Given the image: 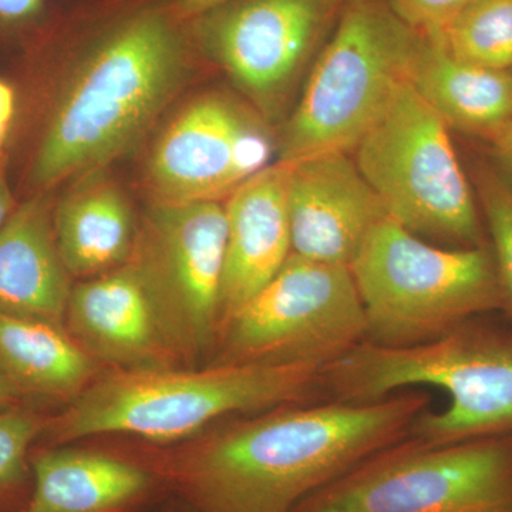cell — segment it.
I'll return each instance as SVG.
<instances>
[{
	"mask_svg": "<svg viewBox=\"0 0 512 512\" xmlns=\"http://www.w3.org/2000/svg\"><path fill=\"white\" fill-rule=\"evenodd\" d=\"M431 406L421 390L373 403L286 404L231 417L137 463L198 512H293L366 458L406 439Z\"/></svg>",
	"mask_w": 512,
	"mask_h": 512,
	"instance_id": "cell-1",
	"label": "cell"
},
{
	"mask_svg": "<svg viewBox=\"0 0 512 512\" xmlns=\"http://www.w3.org/2000/svg\"><path fill=\"white\" fill-rule=\"evenodd\" d=\"M187 45L167 12L110 23L56 84L25 168L29 194L53 191L133 151L183 89Z\"/></svg>",
	"mask_w": 512,
	"mask_h": 512,
	"instance_id": "cell-2",
	"label": "cell"
},
{
	"mask_svg": "<svg viewBox=\"0 0 512 512\" xmlns=\"http://www.w3.org/2000/svg\"><path fill=\"white\" fill-rule=\"evenodd\" d=\"M320 370L313 363L109 369L62 412L47 416L40 440L64 446L120 434L173 446L231 417L322 402Z\"/></svg>",
	"mask_w": 512,
	"mask_h": 512,
	"instance_id": "cell-3",
	"label": "cell"
},
{
	"mask_svg": "<svg viewBox=\"0 0 512 512\" xmlns=\"http://www.w3.org/2000/svg\"><path fill=\"white\" fill-rule=\"evenodd\" d=\"M414 386L446 390L450 406L427 410L409 436L427 444L483 439L512 427V340L467 328L410 348L362 342L320 370L322 400L373 403Z\"/></svg>",
	"mask_w": 512,
	"mask_h": 512,
	"instance_id": "cell-4",
	"label": "cell"
},
{
	"mask_svg": "<svg viewBox=\"0 0 512 512\" xmlns=\"http://www.w3.org/2000/svg\"><path fill=\"white\" fill-rule=\"evenodd\" d=\"M366 316L365 342L410 348L447 335L503 301L493 255L441 249L383 218L349 266Z\"/></svg>",
	"mask_w": 512,
	"mask_h": 512,
	"instance_id": "cell-5",
	"label": "cell"
},
{
	"mask_svg": "<svg viewBox=\"0 0 512 512\" xmlns=\"http://www.w3.org/2000/svg\"><path fill=\"white\" fill-rule=\"evenodd\" d=\"M420 42L387 0H345L282 133L281 163L353 153L409 80Z\"/></svg>",
	"mask_w": 512,
	"mask_h": 512,
	"instance_id": "cell-6",
	"label": "cell"
},
{
	"mask_svg": "<svg viewBox=\"0 0 512 512\" xmlns=\"http://www.w3.org/2000/svg\"><path fill=\"white\" fill-rule=\"evenodd\" d=\"M353 151L387 217L417 237L481 247L476 202L447 124L410 80Z\"/></svg>",
	"mask_w": 512,
	"mask_h": 512,
	"instance_id": "cell-7",
	"label": "cell"
},
{
	"mask_svg": "<svg viewBox=\"0 0 512 512\" xmlns=\"http://www.w3.org/2000/svg\"><path fill=\"white\" fill-rule=\"evenodd\" d=\"M293 512H512V441L427 444L407 436Z\"/></svg>",
	"mask_w": 512,
	"mask_h": 512,
	"instance_id": "cell-8",
	"label": "cell"
},
{
	"mask_svg": "<svg viewBox=\"0 0 512 512\" xmlns=\"http://www.w3.org/2000/svg\"><path fill=\"white\" fill-rule=\"evenodd\" d=\"M365 339V309L349 266L292 254L222 323L210 363L323 367Z\"/></svg>",
	"mask_w": 512,
	"mask_h": 512,
	"instance_id": "cell-9",
	"label": "cell"
},
{
	"mask_svg": "<svg viewBox=\"0 0 512 512\" xmlns=\"http://www.w3.org/2000/svg\"><path fill=\"white\" fill-rule=\"evenodd\" d=\"M227 217L221 202L153 204L127 264L146 289L178 365L211 360L220 333ZM210 363V362H208Z\"/></svg>",
	"mask_w": 512,
	"mask_h": 512,
	"instance_id": "cell-10",
	"label": "cell"
},
{
	"mask_svg": "<svg viewBox=\"0 0 512 512\" xmlns=\"http://www.w3.org/2000/svg\"><path fill=\"white\" fill-rule=\"evenodd\" d=\"M274 148L259 114L227 94H204L174 117L151 151V200L221 202L268 167Z\"/></svg>",
	"mask_w": 512,
	"mask_h": 512,
	"instance_id": "cell-11",
	"label": "cell"
},
{
	"mask_svg": "<svg viewBox=\"0 0 512 512\" xmlns=\"http://www.w3.org/2000/svg\"><path fill=\"white\" fill-rule=\"evenodd\" d=\"M345 0H232L195 19L202 50L265 113L289 92Z\"/></svg>",
	"mask_w": 512,
	"mask_h": 512,
	"instance_id": "cell-12",
	"label": "cell"
},
{
	"mask_svg": "<svg viewBox=\"0 0 512 512\" xmlns=\"http://www.w3.org/2000/svg\"><path fill=\"white\" fill-rule=\"evenodd\" d=\"M282 164L292 254L350 266L370 231L387 217L356 161L350 153L330 151Z\"/></svg>",
	"mask_w": 512,
	"mask_h": 512,
	"instance_id": "cell-13",
	"label": "cell"
},
{
	"mask_svg": "<svg viewBox=\"0 0 512 512\" xmlns=\"http://www.w3.org/2000/svg\"><path fill=\"white\" fill-rule=\"evenodd\" d=\"M64 325L72 338L107 369L180 366L161 333L146 289L130 264L73 285Z\"/></svg>",
	"mask_w": 512,
	"mask_h": 512,
	"instance_id": "cell-14",
	"label": "cell"
},
{
	"mask_svg": "<svg viewBox=\"0 0 512 512\" xmlns=\"http://www.w3.org/2000/svg\"><path fill=\"white\" fill-rule=\"evenodd\" d=\"M224 208L227 245L220 328L278 275L292 255L285 165H268L249 178L229 195Z\"/></svg>",
	"mask_w": 512,
	"mask_h": 512,
	"instance_id": "cell-15",
	"label": "cell"
},
{
	"mask_svg": "<svg viewBox=\"0 0 512 512\" xmlns=\"http://www.w3.org/2000/svg\"><path fill=\"white\" fill-rule=\"evenodd\" d=\"M52 191L28 195L0 227V316L66 328L72 276L57 248Z\"/></svg>",
	"mask_w": 512,
	"mask_h": 512,
	"instance_id": "cell-16",
	"label": "cell"
},
{
	"mask_svg": "<svg viewBox=\"0 0 512 512\" xmlns=\"http://www.w3.org/2000/svg\"><path fill=\"white\" fill-rule=\"evenodd\" d=\"M30 470L33 491L20 512H124L157 481L136 460L63 446L33 450Z\"/></svg>",
	"mask_w": 512,
	"mask_h": 512,
	"instance_id": "cell-17",
	"label": "cell"
},
{
	"mask_svg": "<svg viewBox=\"0 0 512 512\" xmlns=\"http://www.w3.org/2000/svg\"><path fill=\"white\" fill-rule=\"evenodd\" d=\"M57 248L72 278L109 274L130 261L138 225L123 190L101 171L79 178L55 202Z\"/></svg>",
	"mask_w": 512,
	"mask_h": 512,
	"instance_id": "cell-18",
	"label": "cell"
},
{
	"mask_svg": "<svg viewBox=\"0 0 512 512\" xmlns=\"http://www.w3.org/2000/svg\"><path fill=\"white\" fill-rule=\"evenodd\" d=\"M100 373L66 328L0 316V377L30 406L72 402Z\"/></svg>",
	"mask_w": 512,
	"mask_h": 512,
	"instance_id": "cell-19",
	"label": "cell"
},
{
	"mask_svg": "<svg viewBox=\"0 0 512 512\" xmlns=\"http://www.w3.org/2000/svg\"><path fill=\"white\" fill-rule=\"evenodd\" d=\"M409 80L448 128L493 138L512 123L510 70L463 62L421 37Z\"/></svg>",
	"mask_w": 512,
	"mask_h": 512,
	"instance_id": "cell-20",
	"label": "cell"
},
{
	"mask_svg": "<svg viewBox=\"0 0 512 512\" xmlns=\"http://www.w3.org/2000/svg\"><path fill=\"white\" fill-rule=\"evenodd\" d=\"M431 42L463 62L512 72V0H473Z\"/></svg>",
	"mask_w": 512,
	"mask_h": 512,
	"instance_id": "cell-21",
	"label": "cell"
},
{
	"mask_svg": "<svg viewBox=\"0 0 512 512\" xmlns=\"http://www.w3.org/2000/svg\"><path fill=\"white\" fill-rule=\"evenodd\" d=\"M46 420L36 407L0 412V503L26 483L33 444L42 439Z\"/></svg>",
	"mask_w": 512,
	"mask_h": 512,
	"instance_id": "cell-22",
	"label": "cell"
},
{
	"mask_svg": "<svg viewBox=\"0 0 512 512\" xmlns=\"http://www.w3.org/2000/svg\"><path fill=\"white\" fill-rule=\"evenodd\" d=\"M480 197L494 244V262L503 295L512 303V188L497 174L480 177Z\"/></svg>",
	"mask_w": 512,
	"mask_h": 512,
	"instance_id": "cell-23",
	"label": "cell"
},
{
	"mask_svg": "<svg viewBox=\"0 0 512 512\" xmlns=\"http://www.w3.org/2000/svg\"><path fill=\"white\" fill-rule=\"evenodd\" d=\"M473 0H387L393 12L413 32L427 40L439 39L447 26Z\"/></svg>",
	"mask_w": 512,
	"mask_h": 512,
	"instance_id": "cell-24",
	"label": "cell"
},
{
	"mask_svg": "<svg viewBox=\"0 0 512 512\" xmlns=\"http://www.w3.org/2000/svg\"><path fill=\"white\" fill-rule=\"evenodd\" d=\"M46 0H0V39L29 35L45 16Z\"/></svg>",
	"mask_w": 512,
	"mask_h": 512,
	"instance_id": "cell-25",
	"label": "cell"
},
{
	"mask_svg": "<svg viewBox=\"0 0 512 512\" xmlns=\"http://www.w3.org/2000/svg\"><path fill=\"white\" fill-rule=\"evenodd\" d=\"M16 93L13 87L0 80V153L5 147L16 114Z\"/></svg>",
	"mask_w": 512,
	"mask_h": 512,
	"instance_id": "cell-26",
	"label": "cell"
},
{
	"mask_svg": "<svg viewBox=\"0 0 512 512\" xmlns=\"http://www.w3.org/2000/svg\"><path fill=\"white\" fill-rule=\"evenodd\" d=\"M229 2L232 0H177V8L181 15L197 19Z\"/></svg>",
	"mask_w": 512,
	"mask_h": 512,
	"instance_id": "cell-27",
	"label": "cell"
},
{
	"mask_svg": "<svg viewBox=\"0 0 512 512\" xmlns=\"http://www.w3.org/2000/svg\"><path fill=\"white\" fill-rule=\"evenodd\" d=\"M495 154L512 177V123L493 137Z\"/></svg>",
	"mask_w": 512,
	"mask_h": 512,
	"instance_id": "cell-28",
	"label": "cell"
},
{
	"mask_svg": "<svg viewBox=\"0 0 512 512\" xmlns=\"http://www.w3.org/2000/svg\"><path fill=\"white\" fill-rule=\"evenodd\" d=\"M26 406H30V404L23 399L22 394L16 392L8 382L0 377V412H8V410L20 409V407Z\"/></svg>",
	"mask_w": 512,
	"mask_h": 512,
	"instance_id": "cell-29",
	"label": "cell"
},
{
	"mask_svg": "<svg viewBox=\"0 0 512 512\" xmlns=\"http://www.w3.org/2000/svg\"><path fill=\"white\" fill-rule=\"evenodd\" d=\"M18 204L19 202L16 201L15 195H13L8 181H6L5 174L0 170V227L8 221Z\"/></svg>",
	"mask_w": 512,
	"mask_h": 512,
	"instance_id": "cell-30",
	"label": "cell"
}]
</instances>
